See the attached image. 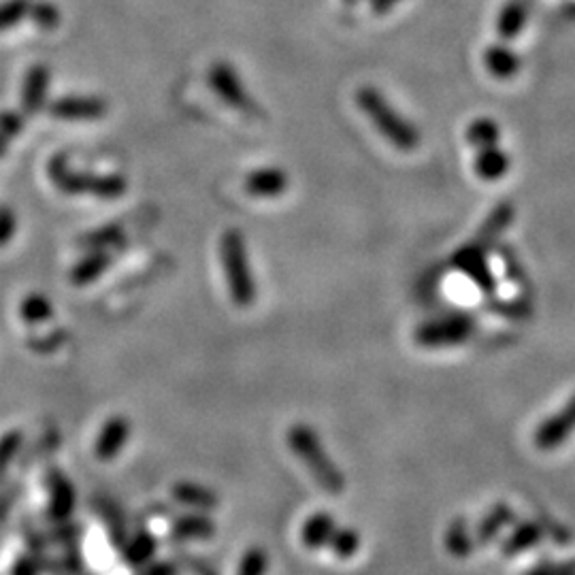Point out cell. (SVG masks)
Instances as JSON below:
<instances>
[{"label":"cell","instance_id":"cell-10","mask_svg":"<svg viewBox=\"0 0 575 575\" xmlns=\"http://www.w3.org/2000/svg\"><path fill=\"white\" fill-rule=\"evenodd\" d=\"M47 90H49V67H45V64H35V67H30L24 79V90H22L24 115H37L45 107Z\"/></svg>","mask_w":575,"mask_h":575},{"label":"cell","instance_id":"cell-24","mask_svg":"<svg viewBox=\"0 0 575 575\" xmlns=\"http://www.w3.org/2000/svg\"><path fill=\"white\" fill-rule=\"evenodd\" d=\"M64 337H67V335H64L62 331H58V333H52L45 339H30V348L37 350V352H52V350L60 348V343L64 341Z\"/></svg>","mask_w":575,"mask_h":575},{"label":"cell","instance_id":"cell-22","mask_svg":"<svg viewBox=\"0 0 575 575\" xmlns=\"http://www.w3.org/2000/svg\"><path fill=\"white\" fill-rule=\"evenodd\" d=\"M24 130V115L15 111H0V137L11 141Z\"/></svg>","mask_w":575,"mask_h":575},{"label":"cell","instance_id":"cell-21","mask_svg":"<svg viewBox=\"0 0 575 575\" xmlns=\"http://www.w3.org/2000/svg\"><path fill=\"white\" fill-rule=\"evenodd\" d=\"M28 15L43 30H54L60 24V11L52 3H32Z\"/></svg>","mask_w":575,"mask_h":575},{"label":"cell","instance_id":"cell-19","mask_svg":"<svg viewBox=\"0 0 575 575\" xmlns=\"http://www.w3.org/2000/svg\"><path fill=\"white\" fill-rule=\"evenodd\" d=\"M20 314L28 324H41L54 316V307L47 297H43V294L32 292L22 301Z\"/></svg>","mask_w":575,"mask_h":575},{"label":"cell","instance_id":"cell-23","mask_svg":"<svg viewBox=\"0 0 575 575\" xmlns=\"http://www.w3.org/2000/svg\"><path fill=\"white\" fill-rule=\"evenodd\" d=\"M15 230H18V218L9 207H0V248L13 239Z\"/></svg>","mask_w":575,"mask_h":575},{"label":"cell","instance_id":"cell-15","mask_svg":"<svg viewBox=\"0 0 575 575\" xmlns=\"http://www.w3.org/2000/svg\"><path fill=\"white\" fill-rule=\"evenodd\" d=\"M507 169L509 160L497 145L484 147V150H480L478 158H475V173H478V177L486 179V182H497V179H501L507 173Z\"/></svg>","mask_w":575,"mask_h":575},{"label":"cell","instance_id":"cell-8","mask_svg":"<svg viewBox=\"0 0 575 575\" xmlns=\"http://www.w3.org/2000/svg\"><path fill=\"white\" fill-rule=\"evenodd\" d=\"M575 429V397L565 405L554 418H548L537 429L535 443L541 450H554L558 443L565 441Z\"/></svg>","mask_w":575,"mask_h":575},{"label":"cell","instance_id":"cell-3","mask_svg":"<svg viewBox=\"0 0 575 575\" xmlns=\"http://www.w3.org/2000/svg\"><path fill=\"white\" fill-rule=\"evenodd\" d=\"M220 258L230 290V299L239 307H250L256 301V282L250 267L248 243L241 230L228 228L220 239Z\"/></svg>","mask_w":575,"mask_h":575},{"label":"cell","instance_id":"cell-17","mask_svg":"<svg viewBox=\"0 0 575 575\" xmlns=\"http://www.w3.org/2000/svg\"><path fill=\"white\" fill-rule=\"evenodd\" d=\"M529 18V9L522 0H509V3L501 9L497 18V30L503 39H512L524 28Z\"/></svg>","mask_w":575,"mask_h":575},{"label":"cell","instance_id":"cell-14","mask_svg":"<svg viewBox=\"0 0 575 575\" xmlns=\"http://www.w3.org/2000/svg\"><path fill=\"white\" fill-rule=\"evenodd\" d=\"M124 241H126V233L120 224H105V226L90 230V233L86 235H81L79 245L88 252H94V250L109 252L111 248H120Z\"/></svg>","mask_w":575,"mask_h":575},{"label":"cell","instance_id":"cell-7","mask_svg":"<svg viewBox=\"0 0 575 575\" xmlns=\"http://www.w3.org/2000/svg\"><path fill=\"white\" fill-rule=\"evenodd\" d=\"M47 111L58 120H98L109 111V105L98 96H62Z\"/></svg>","mask_w":575,"mask_h":575},{"label":"cell","instance_id":"cell-13","mask_svg":"<svg viewBox=\"0 0 575 575\" xmlns=\"http://www.w3.org/2000/svg\"><path fill=\"white\" fill-rule=\"evenodd\" d=\"M130 435V422L122 416L111 418L101 431V437L96 441V454L101 458H113L122 450Z\"/></svg>","mask_w":575,"mask_h":575},{"label":"cell","instance_id":"cell-9","mask_svg":"<svg viewBox=\"0 0 575 575\" xmlns=\"http://www.w3.org/2000/svg\"><path fill=\"white\" fill-rule=\"evenodd\" d=\"M288 173L279 167H262L245 177V190L256 199H277L288 190Z\"/></svg>","mask_w":575,"mask_h":575},{"label":"cell","instance_id":"cell-6","mask_svg":"<svg viewBox=\"0 0 575 575\" xmlns=\"http://www.w3.org/2000/svg\"><path fill=\"white\" fill-rule=\"evenodd\" d=\"M473 320L469 316H448L441 320H433L422 324L416 331V341L424 348H450L471 337Z\"/></svg>","mask_w":575,"mask_h":575},{"label":"cell","instance_id":"cell-20","mask_svg":"<svg viewBox=\"0 0 575 575\" xmlns=\"http://www.w3.org/2000/svg\"><path fill=\"white\" fill-rule=\"evenodd\" d=\"M32 0H7L0 3V32L18 26L30 13Z\"/></svg>","mask_w":575,"mask_h":575},{"label":"cell","instance_id":"cell-12","mask_svg":"<svg viewBox=\"0 0 575 575\" xmlns=\"http://www.w3.org/2000/svg\"><path fill=\"white\" fill-rule=\"evenodd\" d=\"M113 262V256L105 250H94L88 252L84 258H81L77 265L71 269L69 279L73 286H88L94 284L98 277H101Z\"/></svg>","mask_w":575,"mask_h":575},{"label":"cell","instance_id":"cell-16","mask_svg":"<svg viewBox=\"0 0 575 575\" xmlns=\"http://www.w3.org/2000/svg\"><path fill=\"white\" fill-rule=\"evenodd\" d=\"M484 64H486V69L495 77L509 79V77L516 75V71L520 67V60L516 58L512 49H507L505 45H492L486 49Z\"/></svg>","mask_w":575,"mask_h":575},{"label":"cell","instance_id":"cell-18","mask_svg":"<svg viewBox=\"0 0 575 575\" xmlns=\"http://www.w3.org/2000/svg\"><path fill=\"white\" fill-rule=\"evenodd\" d=\"M501 137V128L497 126V122H492L488 118H480L475 120L469 128H467V141L478 147V150H484V147H492L499 143Z\"/></svg>","mask_w":575,"mask_h":575},{"label":"cell","instance_id":"cell-11","mask_svg":"<svg viewBox=\"0 0 575 575\" xmlns=\"http://www.w3.org/2000/svg\"><path fill=\"white\" fill-rule=\"evenodd\" d=\"M454 265L463 273H467L480 288L484 290L492 288V275L488 271L480 243H473L463 250H458L454 256Z\"/></svg>","mask_w":575,"mask_h":575},{"label":"cell","instance_id":"cell-1","mask_svg":"<svg viewBox=\"0 0 575 575\" xmlns=\"http://www.w3.org/2000/svg\"><path fill=\"white\" fill-rule=\"evenodd\" d=\"M356 103L373 126L380 130L390 145L397 147L401 152H412L420 145V130L416 124L390 105L388 98L373 86H363L356 92Z\"/></svg>","mask_w":575,"mask_h":575},{"label":"cell","instance_id":"cell-4","mask_svg":"<svg viewBox=\"0 0 575 575\" xmlns=\"http://www.w3.org/2000/svg\"><path fill=\"white\" fill-rule=\"evenodd\" d=\"M288 443H290V448L305 460L307 467L316 473V478L324 486H328V488L341 486L339 471L335 469L333 460L326 456L314 429H309L307 424L292 426L290 433H288Z\"/></svg>","mask_w":575,"mask_h":575},{"label":"cell","instance_id":"cell-5","mask_svg":"<svg viewBox=\"0 0 575 575\" xmlns=\"http://www.w3.org/2000/svg\"><path fill=\"white\" fill-rule=\"evenodd\" d=\"M209 86L213 88L224 103H228L230 107H235L243 113H250V115H258V105L254 98L250 96L248 88L241 81L239 73L235 71L233 64L228 62H216L213 67L209 69Z\"/></svg>","mask_w":575,"mask_h":575},{"label":"cell","instance_id":"cell-26","mask_svg":"<svg viewBox=\"0 0 575 575\" xmlns=\"http://www.w3.org/2000/svg\"><path fill=\"white\" fill-rule=\"evenodd\" d=\"M7 156V139L0 137V158Z\"/></svg>","mask_w":575,"mask_h":575},{"label":"cell","instance_id":"cell-25","mask_svg":"<svg viewBox=\"0 0 575 575\" xmlns=\"http://www.w3.org/2000/svg\"><path fill=\"white\" fill-rule=\"evenodd\" d=\"M397 3L399 0H371V9L375 13H388Z\"/></svg>","mask_w":575,"mask_h":575},{"label":"cell","instance_id":"cell-2","mask_svg":"<svg viewBox=\"0 0 575 575\" xmlns=\"http://www.w3.org/2000/svg\"><path fill=\"white\" fill-rule=\"evenodd\" d=\"M49 179H52L54 186L60 188L64 194H90L96 199L103 201H115L120 196L126 194L128 182L126 177L120 173H107V175H96V173H84L71 169V164L64 154H58L52 158L47 167Z\"/></svg>","mask_w":575,"mask_h":575}]
</instances>
